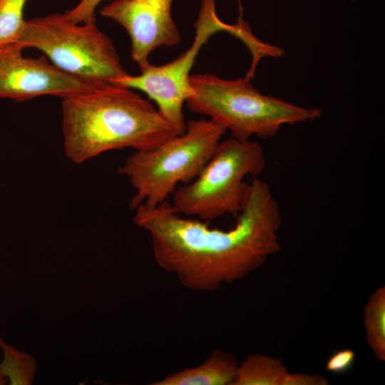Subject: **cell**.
Returning a JSON list of instances; mask_svg holds the SVG:
<instances>
[{
    "mask_svg": "<svg viewBox=\"0 0 385 385\" xmlns=\"http://www.w3.org/2000/svg\"><path fill=\"white\" fill-rule=\"evenodd\" d=\"M0 356H1V351H0Z\"/></svg>",
    "mask_w": 385,
    "mask_h": 385,
    "instance_id": "44dd1931",
    "label": "cell"
},
{
    "mask_svg": "<svg viewBox=\"0 0 385 385\" xmlns=\"http://www.w3.org/2000/svg\"><path fill=\"white\" fill-rule=\"evenodd\" d=\"M239 362L221 349H214L200 365L175 371L152 385H232Z\"/></svg>",
    "mask_w": 385,
    "mask_h": 385,
    "instance_id": "30bf717a",
    "label": "cell"
},
{
    "mask_svg": "<svg viewBox=\"0 0 385 385\" xmlns=\"http://www.w3.org/2000/svg\"><path fill=\"white\" fill-rule=\"evenodd\" d=\"M226 131L210 119H191L183 133L129 155L118 171L135 190L130 209L135 210L140 205L155 207L167 200L178 183L195 180Z\"/></svg>",
    "mask_w": 385,
    "mask_h": 385,
    "instance_id": "277c9868",
    "label": "cell"
},
{
    "mask_svg": "<svg viewBox=\"0 0 385 385\" xmlns=\"http://www.w3.org/2000/svg\"><path fill=\"white\" fill-rule=\"evenodd\" d=\"M237 1H238V5H239L240 16H242V9L241 1L237 0Z\"/></svg>",
    "mask_w": 385,
    "mask_h": 385,
    "instance_id": "d6986e66",
    "label": "cell"
},
{
    "mask_svg": "<svg viewBox=\"0 0 385 385\" xmlns=\"http://www.w3.org/2000/svg\"><path fill=\"white\" fill-rule=\"evenodd\" d=\"M350 1H357V0H350Z\"/></svg>",
    "mask_w": 385,
    "mask_h": 385,
    "instance_id": "ffe728a7",
    "label": "cell"
},
{
    "mask_svg": "<svg viewBox=\"0 0 385 385\" xmlns=\"http://www.w3.org/2000/svg\"><path fill=\"white\" fill-rule=\"evenodd\" d=\"M355 358L356 354L351 349L338 350L328 358L326 369L332 374H344L354 366Z\"/></svg>",
    "mask_w": 385,
    "mask_h": 385,
    "instance_id": "2e32d148",
    "label": "cell"
},
{
    "mask_svg": "<svg viewBox=\"0 0 385 385\" xmlns=\"http://www.w3.org/2000/svg\"><path fill=\"white\" fill-rule=\"evenodd\" d=\"M16 43L40 50L62 71L96 85L113 83L128 73L96 23L76 24L64 14L26 20Z\"/></svg>",
    "mask_w": 385,
    "mask_h": 385,
    "instance_id": "8992f818",
    "label": "cell"
},
{
    "mask_svg": "<svg viewBox=\"0 0 385 385\" xmlns=\"http://www.w3.org/2000/svg\"><path fill=\"white\" fill-rule=\"evenodd\" d=\"M328 380L323 376L306 373H287L282 385H327Z\"/></svg>",
    "mask_w": 385,
    "mask_h": 385,
    "instance_id": "e0dca14e",
    "label": "cell"
},
{
    "mask_svg": "<svg viewBox=\"0 0 385 385\" xmlns=\"http://www.w3.org/2000/svg\"><path fill=\"white\" fill-rule=\"evenodd\" d=\"M366 343L376 358L385 361V286L374 290L364 308Z\"/></svg>",
    "mask_w": 385,
    "mask_h": 385,
    "instance_id": "7c38bea8",
    "label": "cell"
},
{
    "mask_svg": "<svg viewBox=\"0 0 385 385\" xmlns=\"http://www.w3.org/2000/svg\"><path fill=\"white\" fill-rule=\"evenodd\" d=\"M288 372L280 359L252 354L239 363L232 385H282Z\"/></svg>",
    "mask_w": 385,
    "mask_h": 385,
    "instance_id": "8fae6325",
    "label": "cell"
},
{
    "mask_svg": "<svg viewBox=\"0 0 385 385\" xmlns=\"http://www.w3.org/2000/svg\"><path fill=\"white\" fill-rule=\"evenodd\" d=\"M8 383V380L5 378L0 376V385H4Z\"/></svg>",
    "mask_w": 385,
    "mask_h": 385,
    "instance_id": "ac0fdd59",
    "label": "cell"
},
{
    "mask_svg": "<svg viewBox=\"0 0 385 385\" xmlns=\"http://www.w3.org/2000/svg\"><path fill=\"white\" fill-rule=\"evenodd\" d=\"M66 157L81 163L111 150H145L178 135L148 100L133 89L109 83L62 98Z\"/></svg>",
    "mask_w": 385,
    "mask_h": 385,
    "instance_id": "7a4b0ae2",
    "label": "cell"
},
{
    "mask_svg": "<svg viewBox=\"0 0 385 385\" xmlns=\"http://www.w3.org/2000/svg\"><path fill=\"white\" fill-rule=\"evenodd\" d=\"M173 0H113L101 11L121 25L130 38V55L140 69L160 46H174L181 38L172 16Z\"/></svg>",
    "mask_w": 385,
    "mask_h": 385,
    "instance_id": "9c48e42d",
    "label": "cell"
},
{
    "mask_svg": "<svg viewBox=\"0 0 385 385\" xmlns=\"http://www.w3.org/2000/svg\"><path fill=\"white\" fill-rule=\"evenodd\" d=\"M28 0H0V46L17 43L26 20L24 9Z\"/></svg>",
    "mask_w": 385,
    "mask_h": 385,
    "instance_id": "5bb4252c",
    "label": "cell"
},
{
    "mask_svg": "<svg viewBox=\"0 0 385 385\" xmlns=\"http://www.w3.org/2000/svg\"><path fill=\"white\" fill-rule=\"evenodd\" d=\"M0 351V376L6 379L9 385L31 384L37 370L35 358L6 343L1 336Z\"/></svg>",
    "mask_w": 385,
    "mask_h": 385,
    "instance_id": "4fadbf2b",
    "label": "cell"
},
{
    "mask_svg": "<svg viewBox=\"0 0 385 385\" xmlns=\"http://www.w3.org/2000/svg\"><path fill=\"white\" fill-rule=\"evenodd\" d=\"M134 211V224L150 235L156 263L191 290L211 292L243 279L280 250L279 204L268 183L257 177L229 230L178 215L168 200Z\"/></svg>",
    "mask_w": 385,
    "mask_h": 385,
    "instance_id": "6da1fadb",
    "label": "cell"
},
{
    "mask_svg": "<svg viewBox=\"0 0 385 385\" xmlns=\"http://www.w3.org/2000/svg\"><path fill=\"white\" fill-rule=\"evenodd\" d=\"M265 163L263 148L255 141L233 137L220 141L197 177L173 192V212L205 221L236 217L248 188L245 178L260 175Z\"/></svg>",
    "mask_w": 385,
    "mask_h": 385,
    "instance_id": "5b68a950",
    "label": "cell"
},
{
    "mask_svg": "<svg viewBox=\"0 0 385 385\" xmlns=\"http://www.w3.org/2000/svg\"><path fill=\"white\" fill-rule=\"evenodd\" d=\"M103 0H80L78 4L64 13L65 16L76 24L96 23V11Z\"/></svg>",
    "mask_w": 385,
    "mask_h": 385,
    "instance_id": "9a60e30c",
    "label": "cell"
},
{
    "mask_svg": "<svg viewBox=\"0 0 385 385\" xmlns=\"http://www.w3.org/2000/svg\"><path fill=\"white\" fill-rule=\"evenodd\" d=\"M194 27L193 43L176 58L160 66L149 63L140 69V74L127 73L113 83L145 93L178 134L186 129L183 106L190 93V71L202 46L217 32H227L244 43L252 37L250 26L242 19L234 25L223 22L216 13L215 0L201 1Z\"/></svg>",
    "mask_w": 385,
    "mask_h": 385,
    "instance_id": "52a82bcc",
    "label": "cell"
},
{
    "mask_svg": "<svg viewBox=\"0 0 385 385\" xmlns=\"http://www.w3.org/2000/svg\"><path fill=\"white\" fill-rule=\"evenodd\" d=\"M250 81L247 76L227 80L208 73L191 74L186 103L191 112L209 117L231 137L243 140L274 137L284 125L320 118L321 109L264 95Z\"/></svg>",
    "mask_w": 385,
    "mask_h": 385,
    "instance_id": "3957f363",
    "label": "cell"
},
{
    "mask_svg": "<svg viewBox=\"0 0 385 385\" xmlns=\"http://www.w3.org/2000/svg\"><path fill=\"white\" fill-rule=\"evenodd\" d=\"M24 49L16 43L0 46V98L23 101L53 96L62 99L106 86L66 73L45 56L25 57Z\"/></svg>",
    "mask_w": 385,
    "mask_h": 385,
    "instance_id": "ba28073f",
    "label": "cell"
}]
</instances>
